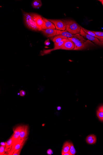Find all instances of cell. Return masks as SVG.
Segmentation results:
<instances>
[{
  "mask_svg": "<svg viewBox=\"0 0 103 155\" xmlns=\"http://www.w3.org/2000/svg\"><path fill=\"white\" fill-rule=\"evenodd\" d=\"M48 20L53 23L55 25L56 28L57 30L65 31L66 29V26L65 22L63 20L59 19H47Z\"/></svg>",
  "mask_w": 103,
  "mask_h": 155,
  "instance_id": "obj_6",
  "label": "cell"
},
{
  "mask_svg": "<svg viewBox=\"0 0 103 155\" xmlns=\"http://www.w3.org/2000/svg\"><path fill=\"white\" fill-rule=\"evenodd\" d=\"M56 31L57 33L56 35H60L67 38H72L74 36V35L70 33L66 30L60 31L56 29Z\"/></svg>",
  "mask_w": 103,
  "mask_h": 155,
  "instance_id": "obj_13",
  "label": "cell"
},
{
  "mask_svg": "<svg viewBox=\"0 0 103 155\" xmlns=\"http://www.w3.org/2000/svg\"><path fill=\"white\" fill-rule=\"evenodd\" d=\"M22 127L23 125H20L16 126L13 129V133L12 135L13 143L16 142L18 139Z\"/></svg>",
  "mask_w": 103,
  "mask_h": 155,
  "instance_id": "obj_10",
  "label": "cell"
},
{
  "mask_svg": "<svg viewBox=\"0 0 103 155\" xmlns=\"http://www.w3.org/2000/svg\"><path fill=\"white\" fill-rule=\"evenodd\" d=\"M22 12L24 24L28 28L33 31H39L31 13H26L23 11Z\"/></svg>",
  "mask_w": 103,
  "mask_h": 155,
  "instance_id": "obj_2",
  "label": "cell"
},
{
  "mask_svg": "<svg viewBox=\"0 0 103 155\" xmlns=\"http://www.w3.org/2000/svg\"><path fill=\"white\" fill-rule=\"evenodd\" d=\"M69 151L72 155H75L76 154L77 152L75 149L74 145H73V143L72 142L71 147L70 148Z\"/></svg>",
  "mask_w": 103,
  "mask_h": 155,
  "instance_id": "obj_21",
  "label": "cell"
},
{
  "mask_svg": "<svg viewBox=\"0 0 103 155\" xmlns=\"http://www.w3.org/2000/svg\"><path fill=\"white\" fill-rule=\"evenodd\" d=\"M68 39L72 41L74 44L75 48L73 50H84L95 46L93 42L90 41L86 40L79 34H74L73 37Z\"/></svg>",
  "mask_w": 103,
  "mask_h": 155,
  "instance_id": "obj_1",
  "label": "cell"
},
{
  "mask_svg": "<svg viewBox=\"0 0 103 155\" xmlns=\"http://www.w3.org/2000/svg\"><path fill=\"white\" fill-rule=\"evenodd\" d=\"M42 5L41 1L40 0H34L32 2V7L35 9H38L41 7Z\"/></svg>",
  "mask_w": 103,
  "mask_h": 155,
  "instance_id": "obj_17",
  "label": "cell"
},
{
  "mask_svg": "<svg viewBox=\"0 0 103 155\" xmlns=\"http://www.w3.org/2000/svg\"><path fill=\"white\" fill-rule=\"evenodd\" d=\"M44 21L45 22V29H55L56 27L53 23L50 21H49L47 19L43 17Z\"/></svg>",
  "mask_w": 103,
  "mask_h": 155,
  "instance_id": "obj_14",
  "label": "cell"
},
{
  "mask_svg": "<svg viewBox=\"0 0 103 155\" xmlns=\"http://www.w3.org/2000/svg\"><path fill=\"white\" fill-rule=\"evenodd\" d=\"M97 115L99 119L101 122H103V113L98 110L97 111Z\"/></svg>",
  "mask_w": 103,
  "mask_h": 155,
  "instance_id": "obj_20",
  "label": "cell"
},
{
  "mask_svg": "<svg viewBox=\"0 0 103 155\" xmlns=\"http://www.w3.org/2000/svg\"><path fill=\"white\" fill-rule=\"evenodd\" d=\"M97 141V138L95 135L91 134L88 136L86 138V141L88 144L93 145Z\"/></svg>",
  "mask_w": 103,
  "mask_h": 155,
  "instance_id": "obj_12",
  "label": "cell"
},
{
  "mask_svg": "<svg viewBox=\"0 0 103 155\" xmlns=\"http://www.w3.org/2000/svg\"><path fill=\"white\" fill-rule=\"evenodd\" d=\"M31 13L38 28L39 31H41L45 29V22L43 20V17L38 14L33 13Z\"/></svg>",
  "mask_w": 103,
  "mask_h": 155,
  "instance_id": "obj_4",
  "label": "cell"
},
{
  "mask_svg": "<svg viewBox=\"0 0 103 155\" xmlns=\"http://www.w3.org/2000/svg\"><path fill=\"white\" fill-rule=\"evenodd\" d=\"M61 154L62 155H72L69 151L66 153H62Z\"/></svg>",
  "mask_w": 103,
  "mask_h": 155,
  "instance_id": "obj_28",
  "label": "cell"
},
{
  "mask_svg": "<svg viewBox=\"0 0 103 155\" xmlns=\"http://www.w3.org/2000/svg\"><path fill=\"white\" fill-rule=\"evenodd\" d=\"M5 146H0V155H5Z\"/></svg>",
  "mask_w": 103,
  "mask_h": 155,
  "instance_id": "obj_22",
  "label": "cell"
},
{
  "mask_svg": "<svg viewBox=\"0 0 103 155\" xmlns=\"http://www.w3.org/2000/svg\"><path fill=\"white\" fill-rule=\"evenodd\" d=\"M5 151L8 149L11 148L13 144L12 140V135L9 139L6 142Z\"/></svg>",
  "mask_w": 103,
  "mask_h": 155,
  "instance_id": "obj_19",
  "label": "cell"
},
{
  "mask_svg": "<svg viewBox=\"0 0 103 155\" xmlns=\"http://www.w3.org/2000/svg\"><path fill=\"white\" fill-rule=\"evenodd\" d=\"M102 43V46H103V42H101Z\"/></svg>",
  "mask_w": 103,
  "mask_h": 155,
  "instance_id": "obj_33",
  "label": "cell"
},
{
  "mask_svg": "<svg viewBox=\"0 0 103 155\" xmlns=\"http://www.w3.org/2000/svg\"><path fill=\"white\" fill-rule=\"evenodd\" d=\"M81 28L80 32L79 34L81 36H83L85 38L88 39V40L91 41V42H94V43L97 44L98 45L102 46V43L99 39L95 37L89 35V34L86 33L83 30L81 26Z\"/></svg>",
  "mask_w": 103,
  "mask_h": 155,
  "instance_id": "obj_7",
  "label": "cell"
},
{
  "mask_svg": "<svg viewBox=\"0 0 103 155\" xmlns=\"http://www.w3.org/2000/svg\"><path fill=\"white\" fill-rule=\"evenodd\" d=\"M29 134V127L28 125H23V127L18 140L24 141L25 139L28 138V135Z\"/></svg>",
  "mask_w": 103,
  "mask_h": 155,
  "instance_id": "obj_8",
  "label": "cell"
},
{
  "mask_svg": "<svg viewBox=\"0 0 103 155\" xmlns=\"http://www.w3.org/2000/svg\"><path fill=\"white\" fill-rule=\"evenodd\" d=\"M19 94L20 96L22 97L24 96L26 94L24 90H20L19 92Z\"/></svg>",
  "mask_w": 103,
  "mask_h": 155,
  "instance_id": "obj_25",
  "label": "cell"
},
{
  "mask_svg": "<svg viewBox=\"0 0 103 155\" xmlns=\"http://www.w3.org/2000/svg\"><path fill=\"white\" fill-rule=\"evenodd\" d=\"M68 39L67 38L64 37L61 35H56L53 39V41L54 42V44L58 43L64 39Z\"/></svg>",
  "mask_w": 103,
  "mask_h": 155,
  "instance_id": "obj_18",
  "label": "cell"
},
{
  "mask_svg": "<svg viewBox=\"0 0 103 155\" xmlns=\"http://www.w3.org/2000/svg\"><path fill=\"white\" fill-rule=\"evenodd\" d=\"M0 144H1V146H6V142H1Z\"/></svg>",
  "mask_w": 103,
  "mask_h": 155,
  "instance_id": "obj_30",
  "label": "cell"
},
{
  "mask_svg": "<svg viewBox=\"0 0 103 155\" xmlns=\"http://www.w3.org/2000/svg\"><path fill=\"white\" fill-rule=\"evenodd\" d=\"M65 22L66 30L70 33L73 34H80V32L81 26L75 21L71 20H63Z\"/></svg>",
  "mask_w": 103,
  "mask_h": 155,
  "instance_id": "obj_3",
  "label": "cell"
},
{
  "mask_svg": "<svg viewBox=\"0 0 103 155\" xmlns=\"http://www.w3.org/2000/svg\"><path fill=\"white\" fill-rule=\"evenodd\" d=\"M44 44H45V45L46 46H48L50 45V42L49 39H47V40H45V42H44Z\"/></svg>",
  "mask_w": 103,
  "mask_h": 155,
  "instance_id": "obj_27",
  "label": "cell"
},
{
  "mask_svg": "<svg viewBox=\"0 0 103 155\" xmlns=\"http://www.w3.org/2000/svg\"><path fill=\"white\" fill-rule=\"evenodd\" d=\"M57 108L58 110H60L61 109V107L60 106H58L57 107Z\"/></svg>",
  "mask_w": 103,
  "mask_h": 155,
  "instance_id": "obj_31",
  "label": "cell"
},
{
  "mask_svg": "<svg viewBox=\"0 0 103 155\" xmlns=\"http://www.w3.org/2000/svg\"><path fill=\"white\" fill-rule=\"evenodd\" d=\"M44 35L47 38L53 37L56 35V29H49L41 30Z\"/></svg>",
  "mask_w": 103,
  "mask_h": 155,
  "instance_id": "obj_11",
  "label": "cell"
},
{
  "mask_svg": "<svg viewBox=\"0 0 103 155\" xmlns=\"http://www.w3.org/2000/svg\"><path fill=\"white\" fill-rule=\"evenodd\" d=\"M75 45L72 41L67 39L64 43L60 47V49L66 50H74Z\"/></svg>",
  "mask_w": 103,
  "mask_h": 155,
  "instance_id": "obj_9",
  "label": "cell"
},
{
  "mask_svg": "<svg viewBox=\"0 0 103 155\" xmlns=\"http://www.w3.org/2000/svg\"><path fill=\"white\" fill-rule=\"evenodd\" d=\"M93 33L97 36L103 37V32L99 31H92Z\"/></svg>",
  "mask_w": 103,
  "mask_h": 155,
  "instance_id": "obj_23",
  "label": "cell"
},
{
  "mask_svg": "<svg viewBox=\"0 0 103 155\" xmlns=\"http://www.w3.org/2000/svg\"><path fill=\"white\" fill-rule=\"evenodd\" d=\"M99 1L101 2V3H102V5L103 6V0H101V1Z\"/></svg>",
  "mask_w": 103,
  "mask_h": 155,
  "instance_id": "obj_32",
  "label": "cell"
},
{
  "mask_svg": "<svg viewBox=\"0 0 103 155\" xmlns=\"http://www.w3.org/2000/svg\"><path fill=\"white\" fill-rule=\"evenodd\" d=\"M82 28L83 30L86 33L89 34V35L93 36V37L99 39L100 42H103V37H100V36L96 35V34L94 33H93L92 31L88 30L87 29H86L82 27Z\"/></svg>",
  "mask_w": 103,
  "mask_h": 155,
  "instance_id": "obj_16",
  "label": "cell"
},
{
  "mask_svg": "<svg viewBox=\"0 0 103 155\" xmlns=\"http://www.w3.org/2000/svg\"><path fill=\"white\" fill-rule=\"evenodd\" d=\"M47 153L48 155H51L53 154V151L51 149H49L47 151Z\"/></svg>",
  "mask_w": 103,
  "mask_h": 155,
  "instance_id": "obj_26",
  "label": "cell"
},
{
  "mask_svg": "<svg viewBox=\"0 0 103 155\" xmlns=\"http://www.w3.org/2000/svg\"><path fill=\"white\" fill-rule=\"evenodd\" d=\"M22 149H18L14 151L12 155H19L20 154Z\"/></svg>",
  "mask_w": 103,
  "mask_h": 155,
  "instance_id": "obj_24",
  "label": "cell"
},
{
  "mask_svg": "<svg viewBox=\"0 0 103 155\" xmlns=\"http://www.w3.org/2000/svg\"><path fill=\"white\" fill-rule=\"evenodd\" d=\"M98 110L102 112L103 113V105L99 107Z\"/></svg>",
  "mask_w": 103,
  "mask_h": 155,
  "instance_id": "obj_29",
  "label": "cell"
},
{
  "mask_svg": "<svg viewBox=\"0 0 103 155\" xmlns=\"http://www.w3.org/2000/svg\"><path fill=\"white\" fill-rule=\"evenodd\" d=\"M27 139V138L24 140V141L18 140L16 142L13 143L12 146L11 147L10 151L8 155H12L14 151H15L16 150L20 149H22Z\"/></svg>",
  "mask_w": 103,
  "mask_h": 155,
  "instance_id": "obj_5",
  "label": "cell"
},
{
  "mask_svg": "<svg viewBox=\"0 0 103 155\" xmlns=\"http://www.w3.org/2000/svg\"><path fill=\"white\" fill-rule=\"evenodd\" d=\"M71 142L67 141L64 143L61 151L62 153H66L69 151L71 147Z\"/></svg>",
  "mask_w": 103,
  "mask_h": 155,
  "instance_id": "obj_15",
  "label": "cell"
}]
</instances>
